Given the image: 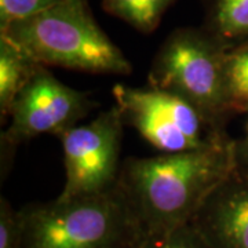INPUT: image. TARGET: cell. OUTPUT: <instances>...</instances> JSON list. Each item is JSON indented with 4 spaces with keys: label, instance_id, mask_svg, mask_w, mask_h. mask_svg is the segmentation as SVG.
I'll return each mask as SVG.
<instances>
[{
    "label": "cell",
    "instance_id": "1",
    "mask_svg": "<svg viewBox=\"0 0 248 248\" xmlns=\"http://www.w3.org/2000/svg\"><path fill=\"white\" fill-rule=\"evenodd\" d=\"M237 166L236 142L228 141L193 151L131 157L124 161L117 185L145 239L189 223Z\"/></svg>",
    "mask_w": 248,
    "mask_h": 248
},
{
    "label": "cell",
    "instance_id": "2",
    "mask_svg": "<svg viewBox=\"0 0 248 248\" xmlns=\"http://www.w3.org/2000/svg\"><path fill=\"white\" fill-rule=\"evenodd\" d=\"M21 248H141L142 232L119 185L105 193L18 210Z\"/></svg>",
    "mask_w": 248,
    "mask_h": 248
},
{
    "label": "cell",
    "instance_id": "3",
    "mask_svg": "<svg viewBox=\"0 0 248 248\" xmlns=\"http://www.w3.org/2000/svg\"><path fill=\"white\" fill-rule=\"evenodd\" d=\"M33 61L94 75H130L131 62L108 37L86 0H65L33 17L0 29Z\"/></svg>",
    "mask_w": 248,
    "mask_h": 248
},
{
    "label": "cell",
    "instance_id": "4",
    "mask_svg": "<svg viewBox=\"0 0 248 248\" xmlns=\"http://www.w3.org/2000/svg\"><path fill=\"white\" fill-rule=\"evenodd\" d=\"M112 93L124 124L134 127L161 153L202 149L228 141L222 124L175 94L122 83L115 84Z\"/></svg>",
    "mask_w": 248,
    "mask_h": 248
},
{
    "label": "cell",
    "instance_id": "5",
    "mask_svg": "<svg viewBox=\"0 0 248 248\" xmlns=\"http://www.w3.org/2000/svg\"><path fill=\"white\" fill-rule=\"evenodd\" d=\"M225 47L213 36L181 29L161 46L149 72L152 89L184 98L222 124L226 115L222 58Z\"/></svg>",
    "mask_w": 248,
    "mask_h": 248
},
{
    "label": "cell",
    "instance_id": "6",
    "mask_svg": "<svg viewBox=\"0 0 248 248\" xmlns=\"http://www.w3.org/2000/svg\"><path fill=\"white\" fill-rule=\"evenodd\" d=\"M124 125L120 110L113 107L62 134L66 177L60 199L99 195L117 185Z\"/></svg>",
    "mask_w": 248,
    "mask_h": 248
},
{
    "label": "cell",
    "instance_id": "7",
    "mask_svg": "<svg viewBox=\"0 0 248 248\" xmlns=\"http://www.w3.org/2000/svg\"><path fill=\"white\" fill-rule=\"evenodd\" d=\"M94 107L89 94L63 84L47 66L39 65L13 105L1 142L17 146L45 134L61 137L79 125Z\"/></svg>",
    "mask_w": 248,
    "mask_h": 248
},
{
    "label": "cell",
    "instance_id": "8",
    "mask_svg": "<svg viewBox=\"0 0 248 248\" xmlns=\"http://www.w3.org/2000/svg\"><path fill=\"white\" fill-rule=\"evenodd\" d=\"M213 248H248V178L237 170L205 199L189 222Z\"/></svg>",
    "mask_w": 248,
    "mask_h": 248
},
{
    "label": "cell",
    "instance_id": "9",
    "mask_svg": "<svg viewBox=\"0 0 248 248\" xmlns=\"http://www.w3.org/2000/svg\"><path fill=\"white\" fill-rule=\"evenodd\" d=\"M40 63L0 36V113L9 117L19 93Z\"/></svg>",
    "mask_w": 248,
    "mask_h": 248
},
{
    "label": "cell",
    "instance_id": "10",
    "mask_svg": "<svg viewBox=\"0 0 248 248\" xmlns=\"http://www.w3.org/2000/svg\"><path fill=\"white\" fill-rule=\"evenodd\" d=\"M222 72L226 113L248 109V43L225 48Z\"/></svg>",
    "mask_w": 248,
    "mask_h": 248
},
{
    "label": "cell",
    "instance_id": "11",
    "mask_svg": "<svg viewBox=\"0 0 248 248\" xmlns=\"http://www.w3.org/2000/svg\"><path fill=\"white\" fill-rule=\"evenodd\" d=\"M213 25L215 39L225 42L248 35V0H214Z\"/></svg>",
    "mask_w": 248,
    "mask_h": 248
},
{
    "label": "cell",
    "instance_id": "12",
    "mask_svg": "<svg viewBox=\"0 0 248 248\" xmlns=\"http://www.w3.org/2000/svg\"><path fill=\"white\" fill-rule=\"evenodd\" d=\"M141 248H213L190 223L161 236L145 237Z\"/></svg>",
    "mask_w": 248,
    "mask_h": 248
},
{
    "label": "cell",
    "instance_id": "13",
    "mask_svg": "<svg viewBox=\"0 0 248 248\" xmlns=\"http://www.w3.org/2000/svg\"><path fill=\"white\" fill-rule=\"evenodd\" d=\"M65 0H0V29L51 9Z\"/></svg>",
    "mask_w": 248,
    "mask_h": 248
},
{
    "label": "cell",
    "instance_id": "14",
    "mask_svg": "<svg viewBox=\"0 0 248 248\" xmlns=\"http://www.w3.org/2000/svg\"><path fill=\"white\" fill-rule=\"evenodd\" d=\"M0 248H21L18 211L4 197L0 199Z\"/></svg>",
    "mask_w": 248,
    "mask_h": 248
},
{
    "label": "cell",
    "instance_id": "15",
    "mask_svg": "<svg viewBox=\"0 0 248 248\" xmlns=\"http://www.w3.org/2000/svg\"><path fill=\"white\" fill-rule=\"evenodd\" d=\"M143 0H102V6L109 14L123 19L124 22L138 29L141 21Z\"/></svg>",
    "mask_w": 248,
    "mask_h": 248
},
{
    "label": "cell",
    "instance_id": "16",
    "mask_svg": "<svg viewBox=\"0 0 248 248\" xmlns=\"http://www.w3.org/2000/svg\"><path fill=\"white\" fill-rule=\"evenodd\" d=\"M172 1L174 0H143L138 31L143 33H151L152 31H155Z\"/></svg>",
    "mask_w": 248,
    "mask_h": 248
},
{
    "label": "cell",
    "instance_id": "17",
    "mask_svg": "<svg viewBox=\"0 0 248 248\" xmlns=\"http://www.w3.org/2000/svg\"><path fill=\"white\" fill-rule=\"evenodd\" d=\"M236 157H237V160H239L240 157H243V159H246L248 161V124L244 141L241 142L240 145L236 143Z\"/></svg>",
    "mask_w": 248,
    "mask_h": 248
}]
</instances>
